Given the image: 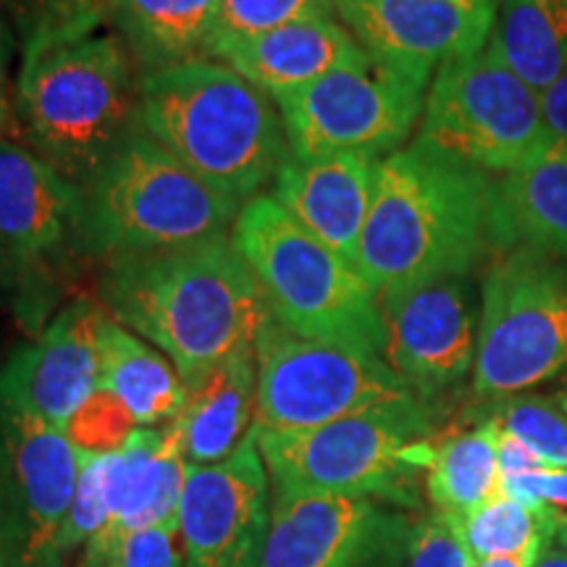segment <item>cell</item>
Instances as JSON below:
<instances>
[{"instance_id":"cell-1","label":"cell","mask_w":567,"mask_h":567,"mask_svg":"<svg viewBox=\"0 0 567 567\" xmlns=\"http://www.w3.org/2000/svg\"><path fill=\"white\" fill-rule=\"evenodd\" d=\"M513 234L486 172L415 140L379 161L354 268L375 295L467 276Z\"/></svg>"},{"instance_id":"cell-2","label":"cell","mask_w":567,"mask_h":567,"mask_svg":"<svg viewBox=\"0 0 567 567\" xmlns=\"http://www.w3.org/2000/svg\"><path fill=\"white\" fill-rule=\"evenodd\" d=\"M103 302L118 323L166 354L184 381L255 347L271 316L229 234L111 258Z\"/></svg>"},{"instance_id":"cell-3","label":"cell","mask_w":567,"mask_h":567,"mask_svg":"<svg viewBox=\"0 0 567 567\" xmlns=\"http://www.w3.org/2000/svg\"><path fill=\"white\" fill-rule=\"evenodd\" d=\"M140 126L239 205L260 195L289 155L276 103L216 59L140 74Z\"/></svg>"},{"instance_id":"cell-4","label":"cell","mask_w":567,"mask_h":567,"mask_svg":"<svg viewBox=\"0 0 567 567\" xmlns=\"http://www.w3.org/2000/svg\"><path fill=\"white\" fill-rule=\"evenodd\" d=\"M17 105L38 155L84 187L140 124V76L116 34L27 38Z\"/></svg>"},{"instance_id":"cell-5","label":"cell","mask_w":567,"mask_h":567,"mask_svg":"<svg viewBox=\"0 0 567 567\" xmlns=\"http://www.w3.org/2000/svg\"><path fill=\"white\" fill-rule=\"evenodd\" d=\"M229 237L276 323L302 339L384 358L379 295L358 268L297 226L274 195L247 200Z\"/></svg>"},{"instance_id":"cell-6","label":"cell","mask_w":567,"mask_h":567,"mask_svg":"<svg viewBox=\"0 0 567 567\" xmlns=\"http://www.w3.org/2000/svg\"><path fill=\"white\" fill-rule=\"evenodd\" d=\"M431 436V410L405 396L318 429L255 434V442L274 488L413 507L417 476L434 460Z\"/></svg>"},{"instance_id":"cell-7","label":"cell","mask_w":567,"mask_h":567,"mask_svg":"<svg viewBox=\"0 0 567 567\" xmlns=\"http://www.w3.org/2000/svg\"><path fill=\"white\" fill-rule=\"evenodd\" d=\"M80 229L109 258L221 237L239 205L174 158L137 124L82 187Z\"/></svg>"},{"instance_id":"cell-8","label":"cell","mask_w":567,"mask_h":567,"mask_svg":"<svg viewBox=\"0 0 567 567\" xmlns=\"http://www.w3.org/2000/svg\"><path fill=\"white\" fill-rule=\"evenodd\" d=\"M567 371V264L523 247L486 274L481 289L473 394H526Z\"/></svg>"},{"instance_id":"cell-9","label":"cell","mask_w":567,"mask_h":567,"mask_svg":"<svg viewBox=\"0 0 567 567\" xmlns=\"http://www.w3.org/2000/svg\"><path fill=\"white\" fill-rule=\"evenodd\" d=\"M255 434L308 431L386 402L415 396L384 358L321 344L268 316L255 339Z\"/></svg>"},{"instance_id":"cell-10","label":"cell","mask_w":567,"mask_h":567,"mask_svg":"<svg viewBox=\"0 0 567 567\" xmlns=\"http://www.w3.org/2000/svg\"><path fill=\"white\" fill-rule=\"evenodd\" d=\"M547 137L538 92L502 59L496 42L439 66L417 140L486 174L513 172Z\"/></svg>"},{"instance_id":"cell-11","label":"cell","mask_w":567,"mask_h":567,"mask_svg":"<svg viewBox=\"0 0 567 567\" xmlns=\"http://www.w3.org/2000/svg\"><path fill=\"white\" fill-rule=\"evenodd\" d=\"M429 82L379 61L339 69L300 90L271 97L281 113L289 153H354L381 161L405 147L425 109Z\"/></svg>"},{"instance_id":"cell-12","label":"cell","mask_w":567,"mask_h":567,"mask_svg":"<svg viewBox=\"0 0 567 567\" xmlns=\"http://www.w3.org/2000/svg\"><path fill=\"white\" fill-rule=\"evenodd\" d=\"M82 455L66 431L0 396V557L6 567H63L59 549Z\"/></svg>"},{"instance_id":"cell-13","label":"cell","mask_w":567,"mask_h":567,"mask_svg":"<svg viewBox=\"0 0 567 567\" xmlns=\"http://www.w3.org/2000/svg\"><path fill=\"white\" fill-rule=\"evenodd\" d=\"M413 526L384 502L274 488L260 567H396Z\"/></svg>"},{"instance_id":"cell-14","label":"cell","mask_w":567,"mask_h":567,"mask_svg":"<svg viewBox=\"0 0 567 567\" xmlns=\"http://www.w3.org/2000/svg\"><path fill=\"white\" fill-rule=\"evenodd\" d=\"M379 308L384 360L425 408L473 375L481 310L467 276L384 292Z\"/></svg>"},{"instance_id":"cell-15","label":"cell","mask_w":567,"mask_h":567,"mask_svg":"<svg viewBox=\"0 0 567 567\" xmlns=\"http://www.w3.org/2000/svg\"><path fill=\"white\" fill-rule=\"evenodd\" d=\"M268 481L252 431L221 463H187L179 509L184 567H260L271 523Z\"/></svg>"},{"instance_id":"cell-16","label":"cell","mask_w":567,"mask_h":567,"mask_svg":"<svg viewBox=\"0 0 567 567\" xmlns=\"http://www.w3.org/2000/svg\"><path fill=\"white\" fill-rule=\"evenodd\" d=\"M499 0H337V19L384 66L429 82L446 61L481 51Z\"/></svg>"},{"instance_id":"cell-17","label":"cell","mask_w":567,"mask_h":567,"mask_svg":"<svg viewBox=\"0 0 567 567\" xmlns=\"http://www.w3.org/2000/svg\"><path fill=\"white\" fill-rule=\"evenodd\" d=\"M109 310L92 300L66 305L32 344L0 368V396L66 431L101 389V326Z\"/></svg>"},{"instance_id":"cell-18","label":"cell","mask_w":567,"mask_h":567,"mask_svg":"<svg viewBox=\"0 0 567 567\" xmlns=\"http://www.w3.org/2000/svg\"><path fill=\"white\" fill-rule=\"evenodd\" d=\"M379 161L354 153L287 155L274 179V200L310 237L354 266L371 213Z\"/></svg>"},{"instance_id":"cell-19","label":"cell","mask_w":567,"mask_h":567,"mask_svg":"<svg viewBox=\"0 0 567 567\" xmlns=\"http://www.w3.org/2000/svg\"><path fill=\"white\" fill-rule=\"evenodd\" d=\"M208 59L226 63L268 97H276L313 84L331 71L365 66L371 55L337 17H310L216 42Z\"/></svg>"},{"instance_id":"cell-20","label":"cell","mask_w":567,"mask_h":567,"mask_svg":"<svg viewBox=\"0 0 567 567\" xmlns=\"http://www.w3.org/2000/svg\"><path fill=\"white\" fill-rule=\"evenodd\" d=\"M184 484L187 460L174 425L137 429L105 460L109 520L87 544H109L142 528H179Z\"/></svg>"},{"instance_id":"cell-21","label":"cell","mask_w":567,"mask_h":567,"mask_svg":"<svg viewBox=\"0 0 567 567\" xmlns=\"http://www.w3.org/2000/svg\"><path fill=\"white\" fill-rule=\"evenodd\" d=\"M84 195L42 155L0 140V245L11 260H38L80 229Z\"/></svg>"},{"instance_id":"cell-22","label":"cell","mask_w":567,"mask_h":567,"mask_svg":"<svg viewBox=\"0 0 567 567\" xmlns=\"http://www.w3.org/2000/svg\"><path fill=\"white\" fill-rule=\"evenodd\" d=\"M187 384V402L172 425L189 465L221 463L245 442L255 423L258 363L255 347L239 350Z\"/></svg>"},{"instance_id":"cell-23","label":"cell","mask_w":567,"mask_h":567,"mask_svg":"<svg viewBox=\"0 0 567 567\" xmlns=\"http://www.w3.org/2000/svg\"><path fill=\"white\" fill-rule=\"evenodd\" d=\"M101 389L130 410L140 429H163L187 402V384L172 360L111 313L101 326Z\"/></svg>"},{"instance_id":"cell-24","label":"cell","mask_w":567,"mask_h":567,"mask_svg":"<svg viewBox=\"0 0 567 567\" xmlns=\"http://www.w3.org/2000/svg\"><path fill=\"white\" fill-rule=\"evenodd\" d=\"M513 237L567 260V142L544 137L499 184Z\"/></svg>"},{"instance_id":"cell-25","label":"cell","mask_w":567,"mask_h":567,"mask_svg":"<svg viewBox=\"0 0 567 567\" xmlns=\"http://www.w3.org/2000/svg\"><path fill=\"white\" fill-rule=\"evenodd\" d=\"M221 0H122L113 21L142 74L208 59Z\"/></svg>"},{"instance_id":"cell-26","label":"cell","mask_w":567,"mask_h":567,"mask_svg":"<svg viewBox=\"0 0 567 567\" xmlns=\"http://www.w3.org/2000/svg\"><path fill=\"white\" fill-rule=\"evenodd\" d=\"M492 40L509 69L542 95L567 69V0H502Z\"/></svg>"},{"instance_id":"cell-27","label":"cell","mask_w":567,"mask_h":567,"mask_svg":"<svg viewBox=\"0 0 567 567\" xmlns=\"http://www.w3.org/2000/svg\"><path fill=\"white\" fill-rule=\"evenodd\" d=\"M499 429L481 421L476 429L446 436L434 446L425 492L439 513L465 517L499 494V460H496Z\"/></svg>"},{"instance_id":"cell-28","label":"cell","mask_w":567,"mask_h":567,"mask_svg":"<svg viewBox=\"0 0 567 567\" xmlns=\"http://www.w3.org/2000/svg\"><path fill=\"white\" fill-rule=\"evenodd\" d=\"M555 507H530L507 494H494L471 515L455 517L473 559L526 555L547 549L557 530Z\"/></svg>"},{"instance_id":"cell-29","label":"cell","mask_w":567,"mask_h":567,"mask_svg":"<svg viewBox=\"0 0 567 567\" xmlns=\"http://www.w3.org/2000/svg\"><path fill=\"white\" fill-rule=\"evenodd\" d=\"M484 421L515 436L549 467H567V413L555 396L513 394L486 402Z\"/></svg>"},{"instance_id":"cell-30","label":"cell","mask_w":567,"mask_h":567,"mask_svg":"<svg viewBox=\"0 0 567 567\" xmlns=\"http://www.w3.org/2000/svg\"><path fill=\"white\" fill-rule=\"evenodd\" d=\"M310 17H337V0H221L210 48Z\"/></svg>"},{"instance_id":"cell-31","label":"cell","mask_w":567,"mask_h":567,"mask_svg":"<svg viewBox=\"0 0 567 567\" xmlns=\"http://www.w3.org/2000/svg\"><path fill=\"white\" fill-rule=\"evenodd\" d=\"M179 528H142L109 544H87L80 567H184Z\"/></svg>"},{"instance_id":"cell-32","label":"cell","mask_w":567,"mask_h":567,"mask_svg":"<svg viewBox=\"0 0 567 567\" xmlns=\"http://www.w3.org/2000/svg\"><path fill=\"white\" fill-rule=\"evenodd\" d=\"M137 429L140 425L134 423L130 410L113 394L97 389L69 421L66 436L76 450L87 455H111L122 450Z\"/></svg>"},{"instance_id":"cell-33","label":"cell","mask_w":567,"mask_h":567,"mask_svg":"<svg viewBox=\"0 0 567 567\" xmlns=\"http://www.w3.org/2000/svg\"><path fill=\"white\" fill-rule=\"evenodd\" d=\"M82 455L80 481H76L74 499H71L66 523L61 528L59 549L66 559L76 547H87V542L109 520V499H105V460L109 455Z\"/></svg>"},{"instance_id":"cell-34","label":"cell","mask_w":567,"mask_h":567,"mask_svg":"<svg viewBox=\"0 0 567 567\" xmlns=\"http://www.w3.org/2000/svg\"><path fill=\"white\" fill-rule=\"evenodd\" d=\"M122 0H30L27 38H82L116 17Z\"/></svg>"},{"instance_id":"cell-35","label":"cell","mask_w":567,"mask_h":567,"mask_svg":"<svg viewBox=\"0 0 567 567\" xmlns=\"http://www.w3.org/2000/svg\"><path fill=\"white\" fill-rule=\"evenodd\" d=\"M471 549H467L457 520L434 509L413 528L408 549V567H473Z\"/></svg>"},{"instance_id":"cell-36","label":"cell","mask_w":567,"mask_h":567,"mask_svg":"<svg viewBox=\"0 0 567 567\" xmlns=\"http://www.w3.org/2000/svg\"><path fill=\"white\" fill-rule=\"evenodd\" d=\"M499 492L530 507L567 509V467H538L499 481Z\"/></svg>"},{"instance_id":"cell-37","label":"cell","mask_w":567,"mask_h":567,"mask_svg":"<svg viewBox=\"0 0 567 567\" xmlns=\"http://www.w3.org/2000/svg\"><path fill=\"white\" fill-rule=\"evenodd\" d=\"M547 134L567 142V69L538 95Z\"/></svg>"},{"instance_id":"cell-38","label":"cell","mask_w":567,"mask_h":567,"mask_svg":"<svg viewBox=\"0 0 567 567\" xmlns=\"http://www.w3.org/2000/svg\"><path fill=\"white\" fill-rule=\"evenodd\" d=\"M496 460H499V481L507 476H517V473L549 467L544 465L526 444L517 442L515 436L505 434V431H499V436H496Z\"/></svg>"},{"instance_id":"cell-39","label":"cell","mask_w":567,"mask_h":567,"mask_svg":"<svg viewBox=\"0 0 567 567\" xmlns=\"http://www.w3.org/2000/svg\"><path fill=\"white\" fill-rule=\"evenodd\" d=\"M544 549L536 551H526V555H509V557H488V559H478L473 567H534L536 559L542 557Z\"/></svg>"},{"instance_id":"cell-40","label":"cell","mask_w":567,"mask_h":567,"mask_svg":"<svg viewBox=\"0 0 567 567\" xmlns=\"http://www.w3.org/2000/svg\"><path fill=\"white\" fill-rule=\"evenodd\" d=\"M534 567H567V551L559 547L557 542H551L549 547L542 551V557L536 559Z\"/></svg>"},{"instance_id":"cell-41","label":"cell","mask_w":567,"mask_h":567,"mask_svg":"<svg viewBox=\"0 0 567 567\" xmlns=\"http://www.w3.org/2000/svg\"><path fill=\"white\" fill-rule=\"evenodd\" d=\"M11 130V105H9V95H6V82H3V71H0V137Z\"/></svg>"},{"instance_id":"cell-42","label":"cell","mask_w":567,"mask_h":567,"mask_svg":"<svg viewBox=\"0 0 567 567\" xmlns=\"http://www.w3.org/2000/svg\"><path fill=\"white\" fill-rule=\"evenodd\" d=\"M555 542L567 551V513H557V530Z\"/></svg>"},{"instance_id":"cell-43","label":"cell","mask_w":567,"mask_h":567,"mask_svg":"<svg viewBox=\"0 0 567 567\" xmlns=\"http://www.w3.org/2000/svg\"><path fill=\"white\" fill-rule=\"evenodd\" d=\"M11 266H13L11 255L3 250V245H0V287H3L6 281H9V276H11Z\"/></svg>"},{"instance_id":"cell-44","label":"cell","mask_w":567,"mask_h":567,"mask_svg":"<svg viewBox=\"0 0 567 567\" xmlns=\"http://www.w3.org/2000/svg\"><path fill=\"white\" fill-rule=\"evenodd\" d=\"M555 400H557V405L567 413V379L563 381V386H559V392L555 394Z\"/></svg>"},{"instance_id":"cell-45","label":"cell","mask_w":567,"mask_h":567,"mask_svg":"<svg viewBox=\"0 0 567 567\" xmlns=\"http://www.w3.org/2000/svg\"><path fill=\"white\" fill-rule=\"evenodd\" d=\"M3 61H6V30H3V21H0V71H3Z\"/></svg>"},{"instance_id":"cell-46","label":"cell","mask_w":567,"mask_h":567,"mask_svg":"<svg viewBox=\"0 0 567 567\" xmlns=\"http://www.w3.org/2000/svg\"><path fill=\"white\" fill-rule=\"evenodd\" d=\"M457 3H481V0H457Z\"/></svg>"},{"instance_id":"cell-47","label":"cell","mask_w":567,"mask_h":567,"mask_svg":"<svg viewBox=\"0 0 567 567\" xmlns=\"http://www.w3.org/2000/svg\"><path fill=\"white\" fill-rule=\"evenodd\" d=\"M0 567H6V563H3V557H0Z\"/></svg>"}]
</instances>
